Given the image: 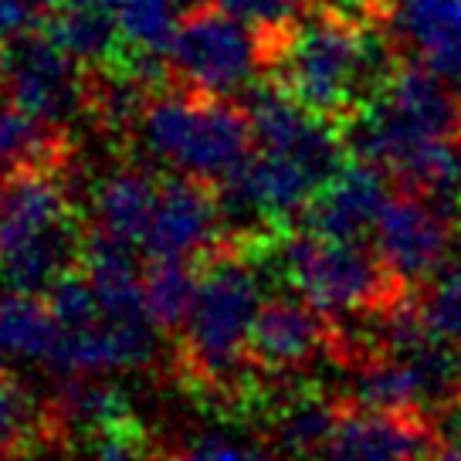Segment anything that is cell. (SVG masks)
Segmentation results:
<instances>
[{
  "label": "cell",
  "instance_id": "1",
  "mask_svg": "<svg viewBox=\"0 0 461 461\" xmlns=\"http://www.w3.org/2000/svg\"><path fill=\"white\" fill-rule=\"evenodd\" d=\"M397 44L376 14L319 7L268 38V68L278 86L312 113L346 122L397 68Z\"/></svg>",
  "mask_w": 461,
  "mask_h": 461
},
{
  "label": "cell",
  "instance_id": "2",
  "mask_svg": "<svg viewBox=\"0 0 461 461\" xmlns=\"http://www.w3.org/2000/svg\"><path fill=\"white\" fill-rule=\"evenodd\" d=\"M275 241V238H272ZM258 245L224 238L197 261V295L176 336V374L184 384L224 403L251 407L258 401L248 384V336L261 309V278L255 258Z\"/></svg>",
  "mask_w": 461,
  "mask_h": 461
},
{
  "label": "cell",
  "instance_id": "3",
  "mask_svg": "<svg viewBox=\"0 0 461 461\" xmlns=\"http://www.w3.org/2000/svg\"><path fill=\"white\" fill-rule=\"evenodd\" d=\"M461 136L458 86L428 65H397L376 95L343 122L349 157L403 180L428 149Z\"/></svg>",
  "mask_w": 461,
  "mask_h": 461
},
{
  "label": "cell",
  "instance_id": "4",
  "mask_svg": "<svg viewBox=\"0 0 461 461\" xmlns=\"http://www.w3.org/2000/svg\"><path fill=\"white\" fill-rule=\"evenodd\" d=\"M136 130L149 157L207 184H224L255 153L251 119L228 95L190 88L153 95Z\"/></svg>",
  "mask_w": 461,
  "mask_h": 461
},
{
  "label": "cell",
  "instance_id": "5",
  "mask_svg": "<svg viewBox=\"0 0 461 461\" xmlns=\"http://www.w3.org/2000/svg\"><path fill=\"white\" fill-rule=\"evenodd\" d=\"M275 251L292 288L332 322L380 316L418 295V288L403 285L374 248H363L360 241L322 238L303 228L285 234Z\"/></svg>",
  "mask_w": 461,
  "mask_h": 461
},
{
  "label": "cell",
  "instance_id": "6",
  "mask_svg": "<svg viewBox=\"0 0 461 461\" xmlns=\"http://www.w3.org/2000/svg\"><path fill=\"white\" fill-rule=\"evenodd\" d=\"M170 68L190 92L238 95L268 68V38L211 0L190 7L170 41Z\"/></svg>",
  "mask_w": 461,
  "mask_h": 461
},
{
  "label": "cell",
  "instance_id": "7",
  "mask_svg": "<svg viewBox=\"0 0 461 461\" xmlns=\"http://www.w3.org/2000/svg\"><path fill=\"white\" fill-rule=\"evenodd\" d=\"M0 61L4 92L24 113L58 130H65L75 115L88 113V68L58 48L41 28H28L0 44Z\"/></svg>",
  "mask_w": 461,
  "mask_h": 461
},
{
  "label": "cell",
  "instance_id": "8",
  "mask_svg": "<svg viewBox=\"0 0 461 461\" xmlns=\"http://www.w3.org/2000/svg\"><path fill=\"white\" fill-rule=\"evenodd\" d=\"M245 113L251 119L255 146L265 153H282L305 163L322 184H330L346 167V140L336 132V122L312 113L275 78L248 88Z\"/></svg>",
  "mask_w": 461,
  "mask_h": 461
},
{
  "label": "cell",
  "instance_id": "9",
  "mask_svg": "<svg viewBox=\"0 0 461 461\" xmlns=\"http://www.w3.org/2000/svg\"><path fill=\"white\" fill-rule=\"evenodd\" d=\"M455 245V214L403 187L387 197L374 224V251L403 285L424 288L447 265Z\"/></svg>",
  "mask_w": 461,
  "mask_h": 461
},
{
  "label": "cell",
  "instance_id": "10",
  "mask_svg": "<svg viewBox=\"0 0 461 461\" xmlns=\"http://www.w3.org/2000/svg\"><path fill=\"white\" fill-rule=\"evenodd\" d=\"M224 241V217L217 184L197 176H163L157 207L143 234L146 258H187L201 261Z\"/></svg>",
  "mask_w": 461,
  "mask_h": 461
},
{
  "label": "cell",
  "instance_id": "11",
  "mask_svg": "<svg viewBox=\"0 0 461 461\" xmlns=\"http://www.w3.org/2000/svg\"><path fill=\"white\" fill-rule=\"evenodd\" d=\"M332 319L295 295L265 299L248 336V360L265 376H288L332 353Z\"/></svg>",
  "mask_w": 461,
  "mask_h": 461
},
{
  "label": "cell",
  "instance_id": "12",
  "mask_svg": "<svg viewBox=\"0 0 461 461\" xmlns=\"http://www.w3.org/2000/svg\"><path fill=\"white\" fill-rule=\"evenodd\" d=\"M322 461H441V445L428 414L353 403L339 411Z\"/></svg>",
  "mask_w": 461,
  "mask_h": 461
},
{
  "label": "cell",
  "instance_id": "13",
  "mask_svg": "<svg viewBox=\"0 0 461 461\" xmlns=\"http://www.w3.org/2000/svg\"><path fill=\"white\" fill-rule=\"evenodd\" d=\"M380 24L418 65L461 82V0H384Z\"/></svg>",
  "mask_w": 461,
  "mask_h": 461
},
{
  "label": "cell",
  "instance_id": "14",
  "mask_svg": "<svg viewBox=\"0 0 461 461\" xmlns=\"http://www.w3.org/2000/svg\"><path fill=\"white\" fill-rule=\"evenodd\" d=\"M387 173L370 163H346L326 187L319 190L305 207L303 228L322 238L360 241L363 234H374V224L387 203Z\"/></svg>",
  "mask_w": 461,
  "mask_h": 461
},
{
  "label": "cell",
  "instance_id": "15",
  "mask_svg": "<svg viewBox=\"0 0 461 461\" xmlns=\"http://www.w3.org/2000/svg\"><path fill=\"white\" fill-rule=\"evenodd\" d=\"M58 170L61 167H17L0 176V248L75 217Z\"/></svg>",
  "mask_w": 461,
  "mask_h": 461
},
{
  "label": "cell",
  "instance_id": "16",
  "mask_svg": "<svg viewBox=\"0 0 461 461\" xmlns=\"http://www.w3.org/2000/svg\"><path fill=\"white\" fill-rule=\"evenodd\" d=\"M82 248H86V228L75 217L0 248V285L11 292L44 295L61 275L82 261Z\"/></svg>",
  "mask_w": 461,
  "mask_h": 461
},
{
  "label": "cell",
  "instance_id": "17",
  "mask_svg": "<svg viewBox=\"0 0 461 461\" xmlns=\"http://www.w3.org/2000/svg\"><path fill=\"white\" fill-rule=\"evenodd\" d=\"M38 28L88 72L109 68L126 55L122 28L105 0H61L38 17Z\"/></svg>",
  "mask_w": 461,
  "mask_h": 461
},
{
  "label": "cell",
  "instance_id": "18",
  "mask_svg": "<svg viewBox=\"0 0 461 461\" xmlns=\"http://www.w3.org/2000/svg\"><path fill=\"white\" fill-rule=\"evenodd\" d=\"M343 403L319 393L312 387H303L295 393H285L268 411L272 424V447L282 461H322V451L330 445L336 420Z\"/></svg>",
  "mask_w": 461,
  "mask_h": 461
},
{
  "label": "cell",
  "instance_id": "19",
  "mask_svg": "<svg viewBox=\"0 0 461 461\" xmlns=\"http://www.w3.org/2000/svg\"><path fill=\"white\" fill-rule=\"evenodd\" d=\"M48 428L68 438H88V434L109 428L115 420L136 418L130 393L113 384V380H99V374H78L65 376V384L58 390L55 403L44 411Z\"/></svg>",
  "mask_w": 461,
  "mask_h": 461
},
{
  "label": "cell",
  "instance_id": "20",
  "mask_svg": "<svg viewBox=\"0 0 461 461\" xmlns=\"http://www.w3.org/2000/svg\"><path fill=\"white\" fill-rule=\"evenodd\" d=\"M157 194L159 180L149 176L146 170L122 167V170L109 173L92 194L95 224L119 234V238H126V241L143 245V234L149 228L153 207H157Z\"/></svg>",
  "mask_w": 461,
  "mask_h": 461
},
{
  "label": "cell",
  "instance_id": "21",
  "mask_svg": "<svg viewBox=\"0 0 461 461\" xmlns=\"http://www.w3.org/2000/svg\"><path fill=\"white\" fill-rule=\"evenodd\" d=\"M65 326L58 322L44 295L4 292L0 295V353L14 360L48 363L55 357Z\"/></svg>",
  "mask_w": 461,
  "mask_h": 461
},
{
  "label": "cell",
  "instance_id": "22",
  "mask_svg": "<svg viewBox=\"0 0 461 461\" xmlns=\"http://www.w3.org/2000/svg\"><path fill=\"white\" fill-rule=\"evenodd\" d=\"M68 157V136L24 113L14 102L0 105V176L17 167H61Z\"/></svg>",
  "mask_w": 461,
  "mask_h": 461
},
{
  "label": "cell",
  "instance_id": "23",
  "mask_svg": "<svg viewBox=\"0 0 461 461\" xmlns=\"http://www.w3.org/2000/svg\"><path fill=\"white\" fill-rule=\"evenodd\" d=\"M146 303L153 322L167 336H180L197 295V261L187 258H146L143 265Z\"/></svg>",
  "mask_w": 461,
  "mask_h": 461
},
{
  "label": "cell",
  "instance_id": "24",
  "mask_svg": "<svg viewBox=\"0 0 461 461\" xmlns=\"http://www.w3.org/2000/svg\"><path fill=\"white\" fill-rule=\"evenodd\" d=\"M115 11L126 48L167 55L180 28V0H105Z\"/></svg>",
  "mask_w": 461,
  "mask_h": 461
},
{
  "label": "cell",
  "instance_id": "25",
  "mask_svg": "<svg viewBox=\"0 0 461 461\" xmlns=\"http://www.w3.org/2000/svg\"><path fill=\"white\" fill-rule=\"evenodd\" d=\"M418 309L428 330L451 346H461V261L445 265L418 292Z\"/></svg>",
  "mask_w": 461,
  "mask_h": 461
},
{
  "label": "cell",
  "instance_id": "26",
  "mask_svg": "<svg viewBox=\"0 0 461 461\" xmlns=\"http://www.w3.org/2000/svg\"><path fill=\"white\" fill-rule=\"evenodd\" d=\"M44 303L51 305V312L65 330H92L105 319V309L99 303V292L82 272V265H75L58 278L55 285L44 292Z\"/></svg>",
  "mask_w": 461,
  "mask_h": 461
},
{
  "label": "cell",
  "instance_id": "27",
  "mask_svg": "<svg viewBox=\"0 0 461 461\" xmlns=\"http://www.w3.org/2000/svg\"><path fill=\"white\" fill-rule=\"evenodd\" d=\"M92 461H149L153 458V438L140 418L115 420L102 431L82 438Z\"/></svg>",
  "mask_w": 461,
  "mask_h": 461
},
{
  "label": "cell",
  "instance_id": "28",
  "mask_svg": "<svg viewBox=\"0 0 461 461\" xmlns=\"http://www.w3.org/2000/svg\"><path fill=\"white\" fill-rule=\"evenodd\" d=\"M214 7L234 14L238 21L251 24L255 31H261L265 38H275L288 31L299 21L303 11V0H211Z\"/></svg>",
  "mask_w": 461,
  "mask_h": 461
},
{
  "label": "cell",
  "instance_id": "29",
  "mask_svg": "<svg viewBox=\"0 0 461 461\" xmlns=\"http://www.w3.org/2000/svg\"><path fill=\"white\" fill-rule=\"evenodd\" d=\"M272 445H245V441H230V438H217V434H207V438H197L190 441L184 451H176L173 461H275Z\"/></svg>",
  "mask_w": 461,
  "mask_h": 461
},
{
  "label": "cell",
  "instance_id": "30",
  "mask_svg": "<svg viewBox=\"0 0 461 461\" xmlns=\"http://www.w3.org/2000/svg\"><path fill=\"white\" fill-rule=\"evenodd\" d=\"M434 431L441 445V461H461V393L438 411Z\"/></svg>",
  "mask_w": 461,
  "mask_h": 461
},
{
  "label": "cell",
  "instance_id": "31",
  "mask_svg": "<svg viewBox=\"0 0 461 461\" xmlns=\"http://www.w3.org/2000/svg\"><path fill=\"white\" fill-rule=\"evenodd\" d=\"M31 21H38V11L28 0H0V44L24 34Z\"/></svg>",
  "mask_w": 461,
  "mask_h": 461
},
{
  "label": "cell",
  "instance_id": "32",
  "mask_svg": "<svg viewBox=\"0 0 461 461\" xmlns=\"http://www.w3.org/2000/svg\"><path fill=\"white\" fill-rule=\"evenodd\" d=\"M309 4H316V7H339V11H353V4H357V0H309Z\"/></svg>",
  "mask_w": 461,
  "mask_h": 461
},
{
  "label": "cell",
  "instance_id": "33",
  "mask_svg": "<svg viewBox=\"0 0 461 461\" xmlns=\"http://www.w3.org/2000/svg\"><path fill=\"white\" fill-rule=\"evenodd\" d=\"M31 7H34V11H38V17L44 14V11H51V7H58V4H61V0H28Z\"/></svg>",
  "mask_w": 461,
  "mask_h": 461
},
{
  "label": "cell",
  "instance_id": "34",
  "mask_svg": "<svg viewBox=\"0 0 461 461\" xmlns=\"http://www.w3.org/2000/svg\"><path fill=\"white\" fill-rule=\"evenodd\" d=\"M0 461H17L14 455H0Z\"/></svg>",
  "mask_w": 461,
  "mask_h": 461
},
{
  "label": "cell",
  "instance_id": "35",
  "mask_svg": "<svg viewBox=\"0 0 461 461\" xmlns=\"http://www.w3.org/2000/svg\"><path fill=\"white\" fill-rule=\"evenodd\" d=\"M0 88H4V61H0Z\"/></svg>",
  "mask_w": 461,
  "mask_h": 461
},
{
  "label": "cell",
  "instance_id": "36",
  "mask_svg": "<svg viewBox=\"0 0 461 461\" xmlns=\"http://www.w3.org/2000/svg\"><path fill=\"white\" fill-rule=\"evenodd\" d=\"M4 376H7V370H4V366H0V384H4Z\"/></svg>",
  "mask_w": 461,
  "mask_h": 461
}]
</instances>
